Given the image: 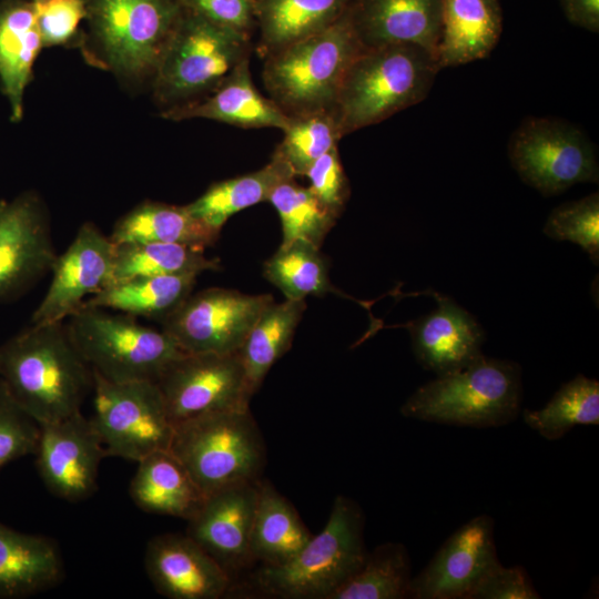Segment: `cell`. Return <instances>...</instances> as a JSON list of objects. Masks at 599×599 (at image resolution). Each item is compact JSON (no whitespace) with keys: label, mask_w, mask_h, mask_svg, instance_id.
Instances as JSON below:
<instances>
[{"label":"cell","mask_w":599,"mask_h":599,"mask_svg":"<svg viewBox=\"0 0 599 599\" xmlns=\"http://www.w3.org/2000/svg\"><path fill=\"white\" fill-rule=\"evenodd\" d=\"M129 494L136 507L145 512L186 521L205 499L204 493L170 450L152 453L138 461Z\"/></svg>","instance_id":"cell-26"},{"label":"cell","mask_w":599,"mask_h":599,"mask_svg":"<svg viewBox=\"0 0 599 599\" xmlns=\"http://www.w3.org/2000/svg\"><path fill=\"white\" fill-rule=\"evenodd\" d=\"M258 481H241L205 496L187 520L186 535L197 542L230 576L253 562L251 531L258 498Z\"/></svg>","instance_id":"cell-18"},{"label":"cell","mask_w":599,"mask_h":599,"mask_svg":"<svg viewBox=\"0 0 599 599\" xmlns=\"http://www.w3.org/2000/svg\"><path fill=\"white\" fill-rule=\"evenodd\" d=\"M274 302L270 294L248 295L211 287L190 294L162 324L186 354L236 353L261 313Z\"/></svg>","instance_id":"cell-12"},{"label":"cell","mask_w":599,"mask_h":599,"mask_svg":"<svg viewBox=\"0 0 599 599\" xmlns=\"http://www.w3.org/2000/svg\"><path fill=\"white\" fill-rule=\"evenodd\" d=\"M32 1H45V0H32Z\"/></svg>","instance_id":"cell-46"},{"label":"cell","mask_w":599,"mask_h":599,"mask_svg":"<svg viewBox=\"0 0 599 599\" xmlns=\"http://www.w3.org/2000/svg\"><path fill=\"white\" fill-rule=\"evenodd\" d=\"M250 39L184 9L151 83L162 111L216 89L250 57Z\"/></svg>","instance_id":"cell-9"},{"label":"cell","mask_w":599,"mask_h":599,"mask_svg":"<svg viewBox=\"0 0 599 599\" xmlns=\"http://www.w3.org/2000/svg\"><path fill=\"white\" fill-rule=\"evenodd\" d=\"M65 326L92 373L113 383L158 382L184 354L162 329L106 308L83 305L68 317Z\"/></svg>","instance_id":"cell-8"},{"label":"cell","mask_w":599,"mask_h":599,"mask_svg":"<svg viewBox=\"0 0 599 599\" xmlns=\"http://www.w3.org/2000/svg\"><path fill=\"white\" fill-rule=\"evenodd\" d=\"M412 578L407 548L388 541L367 554L362 568L331 599L409 598Z\"/></svg>","instance_id":"cell-36"},{"label":"cell","mask_w":599,"mask_h":599,"mask_svg":"<svg viewBox=\"0 0 599 599\" xmlns=\"http://www.w3.org/2000/svg\"><path fill=\"white\" fill-rule=\"evenodd\" d=\"M181 3L185 10L250 38L256 27L255 0H181Z\"/></svg>","instance_id":"cell-43"},{"label":"cell","mask_w":599,"mask_h":599,"mask_svg":"<svg viewBox=\"0 0 599 599\" xmlns=\"http://www.w3.org/2000/svg\"><path fill=\"white\" fill-rule=\"evenodd\" d=\"M521 368L485 355L468 367L437 376L402 405L407 418L467 427H499L516 419L521 404Z\"/></svg>","instance_id":"cell-6"},{"label":"cell","mask_w":599,"mask_h":599,"mask_svg":"<svg viewBox=\"0 0 599 599\" xmlns=\"http://www.w3.org/2000/svg\"><path fill=\"white\" fill-rule=\"evenodd\" d=\"M502 32L499 0H441V31L437 49L440 67L485 59Z\"/></svg>","instance_id":"cell-24"},{"label":"cell","mask_w":599,"mask_h":599,"mask_svg":"<svg viewBox=\"0 0 599 599\" xmlns=\"http://www.w3.org/2000/svg\"><path fill=\"white\" fill-rule=\"evenodd\" d=\"M57 257L39 195L24 192L0 205V302L13 298L51 271Z\"/></svg>","instance_id":"cell-15"},{"label":"cell","mask_w":599,"mask_h":599,"mask_svg":"<svg viewBox=\"0 0 599 599\" xmlns=\"http://www.w3.org/2000/svg\"><path fill=\"white\" fill-rule=\"evenodd\" d=\"M291 179L295 175L288 165L272 155L271 161L257 171L213 183L186 206L195 217L221 231L233 214L267 202L272 191Z\"/></svg>","instance_id":"cell-31"},{"label":"cell","mask_w":599,"mask_h":599,"mask_svg":"<svg viewBox=\"0 0 599 599\" xmlns=\"http://www.w3.org/2000/svg\"><path fill=\"white\" fill-rule=\"evenodd\" d=\"M499 564L494 520L487 515L476 516L453 532L428 565L412 578L409 598L468 599Z\"/></svg>","instance_id":"cell-16"},{"label":"cell","mask_w":599,"mask_h":599,"mask_svg":"<svg viewBox=\"0 0 599 599\" xmlns=\"http://www.w3.org/2000/svg\"><path fill=\"white\" fill-rule=\"evenodd\" d=\"M92 390L90 419L106 456L138 463L170 449L174 425L156 382L113 383L93 373Z\"/></svg>","instance_id":"cell-11"},{"label":"cell","mask_w":599,"mask_h":599,"mask_svg":"<svg viewBox=\"0 0 599 599\" xmlns=\"http://www.w3.org/2000/svg\"><path fill=\"white\" fill-rule=\"evenodd\" d=\"M364 49L347 10L324 31L264 59L268 98L288 116L333 110L346 71Z\"/></svg>","instance_id":"cell-5"},{"label":"cell","mask_w":599,"mask_h":599,"mask_svg":"<svg viewBox=\"0 0 599 599\" xmlns=\"http://www.w3.org/2000/svg\"><path fill=\"white\" fill-rule=\"evenodd\" d=\"M526 569L520 566L493 568L475 587L468 599H539Z\"/></svg>","instance_id":"cell-44"},{"label":"cell","mask_w":599,"mask_h":599,"mask_svg":"<svg viewBox=\"0 0 599 599\" xmlns=\"http://www.w3.org/2000/svg\"><path fill=\"white\" fill-rule=\"evenodd\" d=\"M220 236L195 217L186 205L144 201L118 220L111 235L113 245L126 243H175L204 250Z\"/></svg>","instance_id":"cell-28"},{"label":"cell","mask_w":599,"mask_h":599,"mask_svg":"<svg viewBox=\"0 0 599 599\" xmlns=\"http://www.w3.org/2000/svg\"><path fill=\"white\" fill-rule=\"evenodd\" d=\"M305 308L304 301L273 302L250 329L237 353L253 395L275 362L290 349Z\"/></svg>","instance_id":"cell-32"},{"label":"cell","mask_w":599,"mask_h":599,"mask_svg":"<svg viewBox=\"0 0 599 599\" xmlns=\"http://www.w3.org/2000/svg\"><path fill=\"white\" fill-rule=\"evenodd\" d=\"M113 244L91 222L83 223L68 248L57 255L51 283L32 314L31 324L64 322L105 287L112 270Z\"/></svg>","instance_id":"cell-17"},{"label":"cell","mask_w":599,"mask_h":599,"mask_svg":"<svg viewBox=\"0 0 599 599\" xmlns=\"http://www.w3.org/2000/svg\"><path fill=\"white\" fill-rule=\"evenodd\" d=\"M40 424L13 398L0 378V470L35 453Z\"/></svg>","instance_id":"cell-40"},{"label":"cell","mask_w":599,"mask_h":599,"mask_svg":"<svg viewBox=\"0 0 599 599\" xmlns=\"http://www.w3.org/2000/svg\"><path fill=\"white\" fill-rule=\"evenodd\" d=\"M507 152L520 179L545 196L599 180L595 145L581 130L562 119H524L512 132Z\"/></svg>","instance_id":"cell-10"},{"label":"cell","mask_w":599,"mask_h":599,"mask_svg":"<svg viewBox=\"0 0 599 599\" xmlns=\"http://www.w3.org/2000/svg\"><path fill=\"white\" fill-rule=\"evenodd\" d=\"M43 48L67 44L77 39L85 20V0L33 1Z\"/></svg>","instance_id":"cell-42"},{"label":"cell","mask_w":599,"mask_h":599,"mask_svg":"<svg viewBox=\"0 0 599 599\" xmlns=\"http://www.w3.org/2000/svg\"><path fill=\"white\" fill-rule=\"evenodd\" d=\"M193 274L144 276L112 283L83 305L162 322L192 293Z\"/></svg>","instance_id":"cell-30"},{"label":"cell","mask_w":599,"mask_h":599,"mask_svg":"<svg viewBox=\"0 0 599 599\" xmlns=\"http://www.w3.org/2000/svg\"><path fill=\"white\" fill-rule=\"evenodd\" d=\"M348 13L364 48L413 44L437 59L441 0H354Z\"/></svg>","instance_id":"cell-21"},{"label":"cell","mask_w":599,"mask_h":599,"mask_svg":"<svg viewBox=\"0 0 599 599\" xmlns=\"http://www.w3.org/2000/svg\"><path fill=\"white\" fill-rule=\"evenodd\" d=\"M544 233L557 241H570L588 253L592 263H599V194L591 193L580 200L555 207Z\"/></svg>","instance_id":"cell-39"},{"label":"cell","mask_w":599,"mask_h":599,"mask_svg":"<svg viewBox=\"0 0 599 599\" xmlns=\"http://www.w3.org/2000/svg\"><path fill=\"white\" fill-rule=\"evenodd\" d=\"M3 200H0V205L2 204Z\"/></svg>","instance_id":"cell-47"},{"label":"cell","mask_w":599,"mask_h":599,"mask_svg":"<svg viewBox=\"0 0 599 599\" xmlns=\"http://www.w3.org/2000/svg\"><path fill=\"white\" fill-rule=\"evenodd\" d=\"M144 568L153 588L170 599H219L233 581L186 534H162L149 540Z\"/></svg>","instance_id":"cell-19"},{"label":"cell","mask_w":599,"mask_h":599,"mask_svg":"<svg viewBox=\"0 0 599 599\" xmlns=\"http://www.w3.org/2000/svg\"><path fill=\"white\" fill-rule=\"evenodd\" d=\"M209 495L260 479L266 460L261 430L248 408L209 413L174 425L169 449Z\"/></svg>","instance_id":"cell-7"},{"label":"cell","mask_w":599,"mask_h":599,"mask_svg":"<svg viewBox=\"0 0 599 599\" xmlns=\"http://www.w3.org/2000/svg\"><path fill=\"white\" fill-rule=\"evenodd\" d=\"M354 0H255L261 58L324 31L349 9Z\"/></svg>","instance_id":"cell-27"},{"label":"cell","mask_w":599,"mask_h":599,"mask_svg":"<svg viewBox=\"0 0 599 599\" xmlns=\"http://www.w3.org/2000/svg\"><path fill=\"white\" fill-rule=\"evenodd\" d=\"M439 70L436 57L418 45L365 48L346 71L333 108L343 135L422 102Z\"/></svg>","instance_id":"cell-3"},{"label":"cell","mask_w":599,"mask_h":599,"mask_svg":"<svg viewBox=\"0 0 599 599\" xmlns=\"http://www.w3.org/2000/svg\"><path fill=\"white\" fill-rule=\"evenodd\" d=\"M263 276L275 285L286 300L304 301L306 296H323L339 292L331 282L328 264L319 248L294 241L280 248L264 263Z\"/></svg>","instance_id":"cell-34"},{"label":"cell","mask_w":599,"mask_h":599,"mask_svg":"<svg viewBox=\"0 0 599 599\" xmlns=\"http://www.w3.org/2000/svg\"><path fill=\"white\" fill-rule=\"evenodd\" d=\"M64 566L57 542L0 522V599L33 596L58 586Z\"/></svg>","instance_id":"cell-23"},{"label":"cell","mask_w":599,"mask_h":599,"mask_svg":"<svg viewBox=\"0 0 599 599\" xmlns=\"http://www.w3.org/2000/svg\"><path fill=\"white\" fill-rule=\"evenodd\" d=\"M284 136L273 156L285 162L295 176H304L321 155L337 146L344 136L333 110L288 116Z\"/></svg>","instance_id":"cell-38"},{"label":"cell","mask_w":599,"mask_h":599,"mask_svg":"<svg viewBox=\"0 0 599 599\" xmlns=\"http://www.w3.org/2000/svg\"><path fill=\"white\" fill-rule=\"evenodd\" d=\"M162 118L182 121L195 118L214 120L242 129L275 128L284 130L286 115L270 98L255 88L250 71V57L202 99L162 111Z\"/></svg>","instance_id":"cell-22"},{"label":"cell","mask_w":599,"mask_h":599,"mask_svg":"<svg viewBox=\"0 0 599 599\" xmlns=\"http://www.w3.org/2000/svg\"><path fill=\"white\" fill-rule=\"evenodd\" d=\"M84 57L129 84L152 83L184 12L181 0H85Z\"/></svg>","instance_id":"cell-2"},{"label":"cell","mask_w":599,"mask_h":599,"mask_svg":"<svg viewBox=\"0 0 599 599\" xmlns=\"http://www.w3.org/2000/svg\"><path fill=\"white\" fill-rule=\"evenodd\" d=\"M0 378L40 425L80 412L93 387L64 322L31 324L0 345Z\"/></svg>","instance_id":"cell-1"},{"label":"cell","mask_w":599,"mask_h":599,"mask_svg":"<svg viewBox=\"0 0 599 599\" xmlns=\"http://www.w3.org/2000/svg\"><path fill=\"white\" fill-rule=\"evenodd\" d=\"M34 455L47 489L70 502L84 500L95 493L100 464L106 457L93 423L81 410L40 425Z\"/></svg>","instance_id":"cell-14"},{"label":"cell","mask_w":599,"mask_h":599,"mask_svg":"<svg viewBox=\"0 0 599 599\" xmlns=\"http://www.w3.org/2000/svg\"><path fill=\"white\" fill-rule=\"evenodd\" d=\"M293 505L268 481H258L250 550L253 561L282 565L293 558L312 538Z\"/></svg>","instance_id":"cell-29"},{"label":"cell","mask_w":599,"mask_h":599,"mask_svg":"<svg viewBox=\"0 0 599 599\" xmlns=\"http://www.w3.org/2000/svg\"><path fill=\"white\" fill-rule=\"evenodd\" d=\"M567 20L579 28L599 31V0H559Z\"/></svg>","instance_id":"cell-45"},{"label":"cell","mask_w":599,"mask_h":599,"mask_svg":"<svg viewBox=\"0 0 599 599\" xmlns=\"http://www.w3.org/2000/svg\"><path fill=\"white\" fill-rule=\"evenodd\" d=\"M43 48L32 0H0V85L10 119L23 116L24 91Z\"/></svg>","instance_id":"cell-25"},{"label":"cell","mask_w":599,"mask_h":599,"mask_svg":"<svg viewBox=\"0 0 599 599\" xmlns=\"http://www.w3.org/2000/svg\"><path fill=\"white\" fill-rule=\"evenodd\" d=\"M156 384L173 425L209 413L246 409L253 396L237 352L184 353Z\"/></svg>","instance_id":"cell-13"},{"label":"cell","mask_w":599,"mask_h":599,"mask_svg":"<svg viewBox=\"0 0 599 599\" xmlns=\"http://www.w3.org/2000/svg\"><path fill=\"white\" fill-rule=\"evenodd\" d=\"M365 517L351 498L337 496L322 531L288 561L262 565L250 586L263 597L331 599L364 565Z\"/></svg>","instance_id":"cell-4"},{"label":"cell","mask_w":599,"mask_h":599,"mask_svg":"<svg viewBox=\"0 0 599 599\" xmlns=\"http://www.w3.org/2000/svg\"><path fill=\"white\" fill-rule=\"evenodd\" d=\"M304 176L316 199L337 217L343 213L349 199L351 187L343 167L338 146H334L315 160Z\"/></svg>","instance_id":"cell-41"},{"label":"cell","mask_w":599,"mask_h":599,"mask_svg":"<svg viewBox=\"0 0 599 599\" xmlns=\"http://www.w3.org/2000/svg\"><path fill=\"white\" fill-rule=\"evenodd\" d=\"M437 307L405 327L417 362L436 376L461 370L480 359L485 333L475 317L454 300L429 291Z\"/></svg>","instance_id":"cell-20"},{"label":"cell","mask_w":599,"mask_h":599,"mask_svg":"<svg viewBox=\"0 0 599 599\" xmlns=\"http://www.w3.org/2000/svg\"><path fill=\"white\" fill-rule=\"evenodd\" d=\"M524 422L548 440L561 438L575 426L599 425V383L581 374L561 385L540 409H524Z\"/></svg>","instance_id":"cell-35"},{"label":"cell","mask_w":599,"mask_h":599,"mask_svg":"<svg viewBox=\"0 0 599 599\" xmlns=\"http://www.w3.org/2000/svg\"><path fill=\"white\" fill-rule=\"evenodd\" d=\"M220 268L219 260L207 258L202 248L175 243H126L113 245L109 284L144 276L199 275Z\"/></svg>","instance_id":"cell-33"},{"label":"cell","mask_w":599,"mask_h":599,"mask_svg":"<svg viewBox=\"0 0 599 599\" xmlns=\"http://www.w3.org/2000/svg\"><path fill=\"white\" fill-rule=\"evenodd\" d=\"M267 202L274 206L281 220V245L301 240L319 248L338 219L308 187L297 184L294 179L280 183Z\"/></svg>","instance_id":"cell-37"}]
</instances>
